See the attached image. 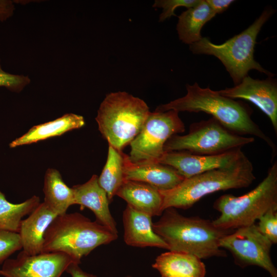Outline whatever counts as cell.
<instances>
[{"label": "cell", "mask_w": 277, "mask_h": 277, "mask_svg": "<svg viewBox=\"0 0 277 277\" xmlns=\"http://www.w3.org/2000/svg\"><path fill=\"white\" fill-rule=\"evenodd\" d=\"M187 94L165 104L158 106L154 111L170 110L209 114L229 131L240 135H250L264 141L276 153V147L252 120L251 109L245 103L221 95L218 91L201 88L197 83L187 84Z\"/></svg>", "instance_id": "cell-1"}, {"label": "cell", "mask_w": 277, "mask_h": 277, "mask_svg": "<svg viewBox=\"0 0 277 277\" xmlns=\"http://www.w3.org/2000/svg\"><path fill=\"white\" fill-rule=\"evenodd\" d=\"M162 214L152 227L169 250L191 254L201 259L226 256L220 241L233 230L221 229L199 217L183 216L172 207L166 209Z\"/></svg>", "instance_id": "cell-2"}, {"label": "cell", "mask_w": 277, "mask_h": 277, "mask_svg": "<svg viewBox=\"0 0 277 277\" xmlns=\"http://www.w3.org/2000/svg\"><path fill=\"white\" fill-rule=\"evenodd\" d=\"M117 238V234L78 212L66 213L57 215L46 230L43 252L64 253L80 264L95 248Z\"/></svg>", "instance_id": "cell-3"}, {"label": "cell", "mask_w": 277, "mask_h": 277, "mask_svg": "<svg viewBox=\"0 0 277 277\" xmlns=\"http://www.w3.org/2000/svg\"><path fill=\"white\" fill-rule=\"evenodd\" d=\"M255 179L252 164L248 158L229 167L213 169L185 179L174 188L160 191L163 211L170 207L188 209L209 194L246 188Z\"/></svg>", "instance_id": "cell-4"}, {"label": "cell", "mask_w": 277, "mask_h": 277, "mask_svg": "<svg viewBox=\"0 0 277 277\" xmlns=\"http://www.w3.org/2000/svg\"><path fill=\"white\" fill-rule=\"evenodd\" d=\"M142 99L124 91L107 94L95 118L109 145L122 151L136 137L150 113Z\"/></svg>", "instance_id": "cell-5"}, {"label": "cell", "mask_w": 277, "mask_h": 277, "mask_svg": "<svg viewBox=\"0 0 277 277\" xmlns=\"http://www.w3.org/2000/svg\"><path fill=\"white\" fill-rule=\"evenodd\" d=\"M274 12L272 8H267L246 29L222 44H215L207 37H202L199 41L190 45L189 49L193 54L217 57L224 65L235 85L239 84L252 69L271 77L272 73L264 69L254 60V52L258 35Z\"/></svg>", "instance_id": "cell-6"}, {"label": "cell", "mask_w": 277, "mask_h": 277, "mask_svg": "<svg viewBox=\"0 0 277 277\" xmlns=\"http://www.w3.org/2000/svg\"><path fill=\"white\" fill-rule=\"evenodd\" d=\"M213 208L220 215L212 221L213 224L225 230L251 225L268 210H277L276 161L253 189L239 196L224 194L214 202Z\"/></svg>", "instance_id": "cell-7"}, {"label": "cell", "mask_w": 277, "mask_h": 277, "mask_svg": "<svg viewBox=\"0 0 277 277\" xmlns=\"http://www.w3.org/2000/svg\"><path fill=\"white\" fill-rule=\"evenodd\" d=\"M254 141L253 137H245L229 131L212 117L191 124L187 134L171 136L165 143L164 151L215 155L242 148Z\"/></svg>", "instance_id": "cell-8"}, {"label": "cell", "mask_w": 277, "mask_h": 277, "mask_svg": "<svg viewBox=\"0 0 277 277\" xmlns=\"http://www.w3.org/2000/svg\"><path fill=\"white\" fill-rule=\"evenodd\" d=\"M185 131L178 111L150 112L141 131L130 144L129 160L132 163L157 162L165 152L167 141Z\"/></svg>", "instance_id": "cell-9"}, {"label": "cell", "mask_w": 277, "mask_h": 277, "mask_svg": "<svg viewBox=\"0 0 277 277\" xmlns=\"http://www.w3.org/2000/svg\"><path fill=\"white\" fill-rule=\"evenodd\" d=\"M272 244L255 224L236 229L220 241V247L231 252L236 265L242 268L258 266L272 277H277V270L270 256Z\"/></svg>", "instance_id": "cell-10"}, {"label": "cell", "mask_w": 277, "mask_h": 277, "mask_svg": "<svg viewBox=\"0 0 277 277\" xmlns=\"http://www.w3.org/2000/svg\"><path fill=\"white\" fill-rule=\"evenodd\" d=\"M72 263H75L73 260L62 252L31 255L22 251L15 259L4 262L0 274L4 277H61Z\"/></svg>", "instance_id": "cell-11"}, {"label": "cell", "mask_w": 277, "mask_h": 277, "mask_svg": "<svg viewBox=\"0 0 277 277\" xmlns=\"http://www.w3.org/2000/svg\"><path fill=\"white\" fill-rule=\"evenodd\" d=\"M247 159L238 148L215 155H199L184 151L165 152L157 161L173 168L184 179L213 169L235 165Z\"/></svg>", "instance_id": "cell-12"}, {"label": "cell", "mask_w": 277, "mask_h": 277, "mask_svg": "<svg viewBox=\"0 0 277 277\" xmlns=\"http://www.w3.org/2000/svg\"><path fill=\"white\" fill-rule=\"evenodd\" d=\"M222 95L232 99L248 101L258 107L270 119L277 133V84L269 77L264 80L245 76L238 85L218 91Z\"/></svg>", "instance_id": "cell-13"}, {"label": "cell", "mask_w": 277, "mask_h": 277, "mask_svg": "<svg viewBox=\"0 0 277 277\" xmlns=\"http://www.w3.org/2000/svg\"><path fill=\"white\" fill-rule=\"evenodd\" d=\"M125 180L147 183L160 191L172 189L185 179L173 168L155 161L132 163L125 154Z\"/></svg>", "instance_id": "cell-14"}, {"label": "cell", "mask_w": 277, "mask_h": 277, "mask_svg": "<svg viewBox=\"0 0 277 277\" xmlns=\"http://www.w3.org/2000/svg\"><path fill=\"white\" fill-rule=\"evenodd\" d=\"M72 188L74 205H79L81 209L85 207L90 209L95 216V221L117 234L116 224L109 207L110 202L106 192L98 184V176L94 174L86 183Z\"/></svg>", "instance_id": "cell-15"}, {"label": "cell", "mask_w": 277, "mask_h": 277, "mask_svg": "<svg viewBox=\"0 0 277 277\" xmlns=\"http://www.w3.org/2000/svg\"><path fill=\"white\" fill-rule=\"evenodd\" d=\"M124 239L128 245L154 247L168 250L165 241L153 230L152 216L127 205L123 213Z\"/></svg>", "instance_id": "cell-16"}, {"label": "cell", "mask_w": 277, "mask_h": 277, "mask_svg": "<svg viewBox=\"0 0 277 277\" xmlns=\"http://www.w3.org/2000/svg\"><path fill=\"white\" fill-rule=\"evenodd\" d=\"M56 216L43 202L22 221L18 233L23 251L31 255L43 252L45 233Z\"/></svg>", "instance_id": "cell-17"}, {"label": "cell", "mask_w": 277, "mask_h": 277, "mask_svg": "<svg viewBox=\"0 0 277 277\" xmlns=\"http://www.w3.org/2000/svg\"><path fill=\"white\" fill-rule=\"evenodd\" d=\"M116 195L134 209L152 217L161 215L163 212V199L160 191L147 183L126 180Z\"/></svg>", "instance_id": "cell-18"}, {"label": "cell", "mask_w": 277, "mask_h": 277, "mask_svg": "<svg viewBox=\"0 0 277 277\" xmlns=\"http://www.w3.org/2000/svg\"><path fill=\"white\" fill-rule=\"evenodd\" d=\"M161 277H204L206 268L197 256L170 251L159 255L152 265Z\"/></svg>", "instance_id": "cell-19"}, {"label": "cell", "mask_w": 277, "mask_h": 277, "mask_svg": "<svg viewBox=\"0 0 277 277\" xmlns=\"http://www.w3.org/2000/svg\"><path fill=\"white\" fill-rule=\"evenodd\" d=\"M85 124L83 116L67 113L55 120L33 126L27 133L12 141L10 147L14 148L59 136L67 131L80 128Z\"/></svg>", "instance_id": "cell-20"}, {"label": "cell", "mask_w": 277, "mask_h": 277, "mask_svg": "<svg viewBox=\"0 0 277 277\" xmlns=\"http://www.w3.org/2000/svg\"><path fill=\"white\" fill-rule=\"evenodd\" d=\"M206 0H200L179 16L176 30L180 39L189 45L199 41L204 25L215 16Z\"/></svg>", "instance_id": "cell-21"}, {"label": "cell", "mask_w": 277, "mask_h": 277, "mask_svg": "<svg viewBox=\"0 0 277 277\" xmlns=\"http://www.w3.org/2000/svg\"><path fill=\"white\" fill-rule=\"evenodd\" d=\"M43 191L44 203L57 215L67 213L68 208L74 205L72 188L65 184L56 169L50 168L47 170Z\"/></svg>", "instance_id": "cell-22"}, {"label": "cell", "mask_w": 277, "mask_h": 277, "mask_svg": "<svg viewBox=\"0 0 277 277\" xmlns=\"http://www.w3.org/2000/svg\"><path fill=\"white\" fill-rule=\"evenodd\" d=\"M125 153L109 145L107 159L98 176V184L110 202L126 180L124 173Z\"/></svg>", "instance_id": "cell-23"}, {"label": "cell", "mask_w": 277, "mask_h": 277, "mask_svg": "<svg viewBox=\"0 0 277 277\" xmlns=\"http://www.w3.org/2000/svg\"><path fill=\"white\" fill-rule=\"evenodd\" d=\"M39 204L40 199L36 195L21 203L13 204L0 191V230L18 233L23 218L30 214Z\"/></svg>", "instance_id": "cell-24"}, {"label": "cell", "mask_w": 277, "mask_h": 277, "mask_svg": "<svg viewBox=\"0 0 277 277\" xmlns=\"http://www.w3.org/2000/svg\"><path fill=\"white\" fill-rule=\"evenodd\" d=\"M21 249L22 245L18 233L0 230V265Z\"/></svg>", "instance_id": "cell-25"}, {"label": "cell", "mask_w": 277, "mask_h": 277, "mask_svg": "<svg viewBox=\"0 0 277 277\" xmlns=\"http://www.w3.org/2000/svg\"><path fill=\"white\" fill-rule=\"evenodd\" d=\"M256 226L259 231L272 244L277 243V210L270 209L261 216Z\"/></svg>", "instance_id": "cell-26"}, {"label": "cell", "mask_w": 277, "mask_h": 277, "mask_svg": "<svg viewBox=\"0 0 277 277\" xmlns=\"http://www.w3.org/2000/svg\"><path fill=\"white\" fill-rule=\"evenodd\" d=\"M200 0H156L152 6L162 8V12L159 16V22H162L172 16H175L174 10L179 7L187 9L196 6Z\"/></svg>", "instance_id": "cell-27"}, {"label": "cell", "mask_w": 277, "mask_h": 277, "mask_svg": "<svg viewBox=\"0 0 277 277\" xmlns=\"http://www.w3.org/2000/svg\"><path fill=\"white\" fill-rule=\"evenodd\" d=\"M30 78L28 76L9 73L2 69L0 59V87L15 92L21 91L30 84Z\"/></svg>", "instance_id": "cell-28"}, {"label": "cell", "mask_w": 277, "mask_h": 277, "mask_svg": "<svg viewBox=\"0 0 277 277\" xmlns=\"http://www.w3.org/2000/svg\"><path fill=\"white\" fill-rule=\"evenodd\" d=\"M14 1L0 0V22H4L11 17L15 10Z\"/></svg>", "instance_id": "cell-29"}, {"label": "cell", "mask_w": 277, "mask_h": 277, "mask_svg": "<svg viewBox=\"0 0 277 277\" xmlns=\"http://www.w3.org/2000/svg\"><path fill=\"white\" fill-rule=\"evenodd\" d=\"M206 1L215 14L223 13L235 2L233 0H206Z\"/></svg>", "instance_id": "cell-30"}, {"label": "cell", "mask_w": 277, "mask_h": 277, "mask_svg": "<svg viewBox=\"0 0 277 277\" xmlns=\"http://www.w3.org/2000/svg\"><path fill=\"white\" fill-rule=\"evenodd\" d=\"M71 277H97L96 276L87 273L82 270L79 264L76 263L71 264L67 268L66 271Z\"/></svg>", "instance_id": "cell-31"}, {"label": "cell", "mask_w": 277, "mask_h": 277, "mask_svg": "<svg viewBox=\"0 0 277 277\" xmlns=\"http://www.w3.org/2000/svg\"><path fill=\"white\" fill-rule=\"evenodd\" d=\"M125 277H132V276H130V275H128V276H125Z\"/></svg>", "instance_id": "cell-32"}]
</instances>
